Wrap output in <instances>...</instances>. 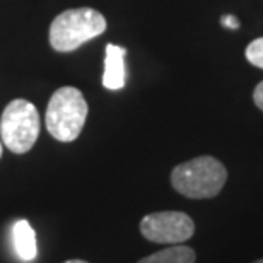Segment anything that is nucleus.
I'll use <instances>...</instances> for the list:
<instances>
[{"instance_id":"f257e3e1","label":"nucleus","mask_w":263,"mask_h":263,"mask_svg":"<svg viewBox=\"0 0 263 263\" xmlns=\"http://www.w3.org/2000/svg\"><path fill=\"white\" fill-rule=\"evenodd\" d=\"M228 181V170L212 156H200L171 171V185L180 195L193 200L214 198Z\"/></svg>"},{"instance_id":"f03ea898","label":"nucleus","mask_w":263,"mask_h":263,"mask_svg":"<svg viewBox=\"0 0 263 263\" xmlns=\"http://www.w3.org/2000/svg\"><path fill=\"white\" fill-rule=\"evenodd\" d=\"M108 24L101 12L89 7L67 9L50 26V45L59 53H70L106 31Z\"/></svg>"},{"instance_id":"7ed1b4c3","label":"nucleus","mask_w":263,"mask_h":263,"mask_svg":"<svg viewBox=\"0 0 263 263\" xmlns=\"http://www.w3.org/2000/svg\"><path fill=\"white\" fill-rule=\"evenodd\" d=\"M87 111V101L77 87L65 86L57 89L46 106V130L55 140L73 142L86 125Z\"/></svg>"},{"instance_id":"20e7f679","label":"nucleus","mask_w":263,"mask_h":263,"mask_svg":"<svg viewBox=\"0 0 263 263\" xmlns=\"http://www.w3.org/2000/svg\"><path fill=\"white\" fill-rule=\"evenodd\" d=\"M38 109L28 99H14L0 118V140L14 154H26L40 137Z\"/></svg>"},{"instance_id":"39448f33","label":"nucleus","mask_w":263,"mask_h":263,"mask_svg":"<svg viewBox=\"0 0 263 263\" xmlns=\"http://www.w3.org/2000/svg\"><path fill=\"white\" fill-rule=\"evenodd\" d=\"M140 233L152 243L183 245L195 234V222L185 212L164 210L145 215L140 220Z\"/></svg>"},{"instance_id":"423d86ee","label":"nucleus","mask_w":263,"mask_h":263,"mask_svg":"<svg viewBox=\"0 0 263 263\" xmlns=\"http://www.w3.org/2000/svg\"><path fill=\"white\" fill-rule=\"evenodd\" d=\"M125 55L127 50L123 46L111 43L106 46L103 86L109 91H120L125 87Z\"/></svg>"},{"instance_id":"0eeeda50","label":"nucleus","mask_w":263,"mask_h":263,"mask_svg":"<svg viewBox=\"0 0 263 263\" xmlns=\"http://www.w3.org/2000/svg\"><path fill=\"white\" fill-rule=\"evenodd\" d=\"M12 241L14 250L21 260L33 261L38 255V245H36V233L31 228L28 220H17L12 228Z\"/></svg>"},{"instance_id":"6e6552de","label":"nucleus","mask_w":263,"mask_h":263,"mask_svg":"<svg viewBox=\"0 0 263 263\" xmlns=\"http://www.w3.org/2000/svg\"><path fill=\"white\" fill-rule=\"evenodd\" d=\"M195 250L185 245H171V248L156 251L137 263H195Z\"/></svg>"},{"instance_id":"1a4fd4ad","label":"nucleus","mask_w":263,"mask_h":263,"mask_svg":"<svg viewBox=\"0 0 263 263\" xmlns=\"http://www.w3.org/2000/svg\"><path fill=\"white\" fill-rule=\"evenodd\" d=\"M245 57L251 65L263 70V38H256L251 41V43L246 46Z\"/></svg>"},{"instance_id":"9d476101","label":"nucleus","mask_w":263,"mask_h":263,"mask_svg":"<svg viewBox=\"0 0 263 263\" xmlns=\"http://www.w3.org/2000/svg\"><path fill=\"white\" fill-rule=\"evenodd\" d=\"M253 101L256 104V108H260L263 111V81L255 87V92H253Z\"/></svg>"},{"instance_id":"9b49d317","label":"nucleus","mask_w":263,"mask_h":263,"mask_svg":"<svg viewBox=\"0 0 263 263\" xmlns=\"http://www.w3.org/2000/svg\"><path fill=\"white\" fill-rule=\"evenodd\" d=\"M220 21H222V24L226 26V28H231V29H238L239 28V23H238V19H236L234 15H224Z\"/></svg>"},{"instance_id":"f8f14e48","label":"nucleus","mask_w":263,"mask_h":263,"mask_svg":"<svg viewBox=\"0 0 263 263\" xmlns=\"http://www.w3.org/2000/svg\"><path fill=\"white\" fill-rule=\"evenodd\" d=\"M64 263H89V261H86V260H67Z\"/></svg>"},{"instance_id":"ddd939ff","label":"nucleus","mask_w":263,"mask_h":263,"mask_svg":"<svg viewBox=\"0 0 263 263\" xmlns=\"http://www.w3.org/2000/svg\"><path fill=\"white\" fill-rule=\"evenodd\" d=\"M2 151H4L2 149V140H0V159H2Z\"/></svg>"},{"instance_id":"4468645a","label":"nucleus","mask_w":263,"mask_h":263,"mask_svg":"<svg viewBox=\"0 0 263 263\" xmlns=\"http://www.w3.org/2000/svg\"><path fill=\"white\" fill-rule=\"evenodd\" d=\"M253 263H263V258H261V260H256V261H253Z\"/></svg>"}]
</instances>
